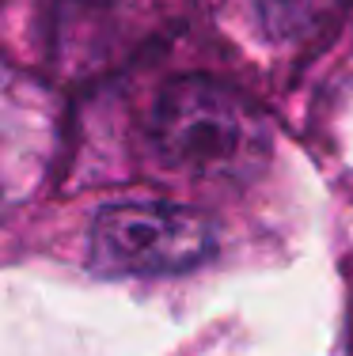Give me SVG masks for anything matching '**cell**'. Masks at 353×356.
<instances>
[{
	"label": "cell",
	"instance_id": "obj_1",
	"mask_svg": "<svg viewBox=\"0 0 353 356\" xmlns=\"http://www.w3.org/2000/svg\"><path fill=\"white\" fill-rule=\"evenodd\" d=\"M148 133L171 171L194 178H247L270 152L262 114L213 76H179L167 83Z\"/></svg>",
	"mask_w": 353,
	"mask_h": 356
},
{
	"label": "cell",
	"instance_id": "obj_2",
	"mask_svg": "<svg viewBox=\"0 0 353 356\" xmlns=\"http://www.w3.org/2000/svg\"><path fill=\"white\" fill-rule=\"evenodd\" d=\"M217 254V227L209 216L182 205L133 201L95 216L88 261L99 277H171L205 266Z\"/></svg>",
	"mask_w": 353,
	"mask_h": 356
}]
</instances>
